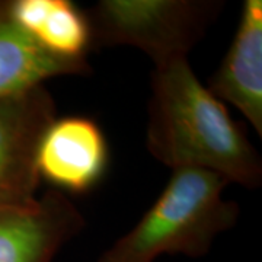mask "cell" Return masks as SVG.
Returning a JSON list of instances; mask_svg holds the SVG:
<instances>
[{
  "instance_id": "cell-1",
  "label": "cell",
  "mask_w": 262,
  "mask_h": 262,
  "mask_svg": "<svg viewBox=\"0 0 262 262\" xmlns=\"http://www.w3.org/2000/svg\"><path fill=\"white\" fill-rule=\"evenodd\" d=\"M146 147L172 170L203 169L255 189L262 159L225 102L198 80L188 58L155 67Z\"/></svg>"
},
{
  "instance_id": "cell-2",
  "label": "cell",
  "mask_w": 262,
  "mask_h": 262,
  "mask_svg": "<svg viewBox=\"0 0 262 262\" xmlns=\"http://www.w3.org/2000/svg\"><path fill=\"white\" fill-rule=\"evenodd\" d=\"M229 181L210 170L175 169L156 201L96 262H155L162 255L201 258L233 229L241 208L225 200Z\"/></svg>"
},
{
  "instance_id": "cell-3",
  "label": "cell",
  "mask_w": 262,
  "mask_h": 262,
  "mask_svg": "<svg viewBox=\"0 0 262 262\" xmlns=\"http://www.w3.org/2000/svg\"><path fill=\"white\" fill-rule=\"evenodd\" d=\"M223 5L220 0H99L86 13L95 48L130 46L162 67L188 58Z\"/></svg>"
},
{
  "instance_id": "cell-4",
  "label": "cell",
  "mask_w": 262,
  "mask_h": 262,
  "mask_svg": "<svg viewBox=\"0 0 262 262\" xmlns=\"http://www.w3.org/2000/svg\"><path fill=\"white\" fill-rule=\"evenodd\" d=\"M56 118L54 98L44 84L0 98V210L37 198L38 149Z\"/></svg>"
},
{
  "instance_id": "cell-5",
  "label": "cell",
  "mask_w": 262,
  "mask_h": 262,
  "mask_svg": "<svg viewBox=\"0 0 262 262\" xmlns=\"http://www.w3.org/2000/svg\"><path fill=\"white\" fill-rule=\"evenodd\" d=\"M110 166V146L99 124L69 115L50 124L37 155L39 179L61 194L82 195L98 187Z\"/></svg>"
},
{
  "instance_id": "cell-6",
  "label": "cell",
  "mask_w": 262,
  "mask_h": 262,
  "mask_svg": "<svg viewBox=\"0 0 262 262\" xmlns=\"http://www.w3.org/2000/svg\"><path fill=\"white\" fill-rule=\"evenodd\" d=\"M84 225L70 198L54 189L28 206L0 210V262H53Z\"/></svg>"
},
{
  "instance_id": "cell-7",
  "label": "cell",
  "mask_w": 262,
  "mask_h": 262,
  "mask_svg": "<svg viewBox=\"0 0 262 262\" xmlns=\"http://www.w3.org/2000/svg\"><path fill=\"white\" fill-rule=\"evenodd\" d=\"M210 92L232 103L262 136V2L246 0L225 58L208 79Z\"/></svg>"
},
{
  "instance_id": "cell-8",
  "label": "cell",
  "mask_w": 262,
  "mask_h": 262,
  "mask_svg": "<svg viewBox=\"0 0 262 262\" xmlns=\"http://www.w3.org/2000/svg\"><path fill=\"white\" fill-rule=\"evenodd\" d=\"M10 13L31 39L50 56L83 63L94 50L86 9L72 0H10Z\"/></svg>"
},
{
  "instance_id": "cell-9",
  "label": "cell",
  "mask_w": 262,
  "mask_h": 262,
  "mask_svg": "<svg viewBox=\"0 0 262 262\" xmlns=\"http://www.w3.org/2000/svg\"><path fill=\"white\" fill-rule=\"evenodd\" d=\"M91 72L89 61L60 60L38 47L12 16L10 0H0V98L44 84L53 77Z\"/></svg>"
}]
</instances>
